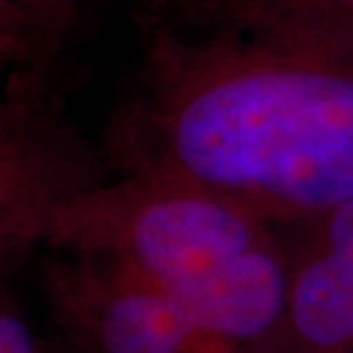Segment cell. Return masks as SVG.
<instances>
[{"label": "cell", "instance_id": "1", "mask_svg": "<svg viewBox=\"0 0 353 353\" xmlns=\"http://www.w3.org/2000/svg\"><path fill=\"white\" fill-rule=\"evenodd\" d=\"M105 126L118 176L202 189L283 228L353 199V55L157 0Z\"/></svg>", "mask_w": 353, "mask_h": 353}, {"label": "cell", "instance_id": "2", "mask_svg": "<svg viewBox=\"0 0 353 353\" xmlns=\"http://www.w3.org/2000/svg\"><path fill=\"white\" fill-rule=\"evenodd\" d=\"M280 228L210 191L115 173L48 204L29 239L123 262L220 353H285L293 254Z\"/></svg>", "mask_w": 353, "mask_h": 353}, {"label": "cell", "instance_id": "3", "mask_svg": "<svg viewBox=\"0 0 353 353\" xmlns=\"http://www.w3.org/2000/svg\"><path fill=\"white\" fill-rule=\"evenodd\" d=\"M48 293L76 353H220L170 296L113 256L50 246Z\"/></svg>", "mask_w": 353, "mask_h": 353}, {"label": "cell", "instance_id": "4", "mask_svg": "<svg viewBox=\"0 0 353 353\" xmlns=\"http://www.w3.org/2000/svg\"><path fill=\"white\" fill-rule=\"evenodd\" d=\"M296 230L285 353H353V199Z\"/></svg>", "mask_w": 353, "mask_h": 353}, {"label": "cell", "instance_id": "5", "mask_svg": "<svg viewBox=\"0 0 353 353\" xmlns=\"http://www.w3.org/2000/svg\"><path fill=\"white\" fill-rule=\"evenodd\" d=\"M92 0H0V58L8 81L52 84V68Z\"/></svg>", "mask_w": 353, "mask_h": 353}, {"label": "cell", "instance_id": "6", "mask_svg": "<svg viewBox=\"0 0 353 353\" xmlns=\"http://www.w3.org/2000/svg\"><path fill=\"white\" fill-rule=\"evenodd\" d=\"M353 55V0H189Z\"/></svg>", "mask_w": 353, "mask_h": 353}, {"label": "cell", "instance_id": "7", "mask_svg": "<svg viewBox=\"0 0 353 353\" xmlns=\"http://www.w3.org/2000/svg\"><path fill=\"white\" fill-rule=\"evenodd\" d=\"M0 353H42L32 327L11 306H3L0 314Z\"/></svg>", "mask_w": 353, "mask_h": 353}]
</instances>
